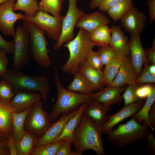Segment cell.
<instances>
[{
    "label": "cell",
    "mask_w": 155,
    "mask_h": 155,
    "mask_svg": "<svg viewBox=\"0 0 155 155\" xmlns=\"http://www.w3.org/2000/svg\"><path fill=\"white\" fill-rule=\"evenodd\" d=\"M102 133V127L83 114L71 138L74 151L82 155L84 151L92 150L97 155H105Z\"/></svg>",
    "instance_id": "cell-1"
},
{
    "label": "cell",
    "mask_w": 155,
    "mask_h": 155,
    "mask_svg": "<svg viewBox=\"0 0 155 155\" xmlns=\"http://www.w3.org/2000/svg\"><path fill=\"white\" fill-rule=\"evenodd\" d=\"M20 70L13 68L7 69L1 78L8 81L15 92L22 90L41 92L43 103H44L50 90L47 78L40 75H28Z\"/></svg>",
    "instance_id": "cell-2"
},
{
    "label": "cell",
    "mask_w": 155,
    "mask_h": 155,
    "mask_svg": "<svg viewBox=\"0 0 155 155\" xmlns=\"http://www.w3.org/2000/svg\"><path fill=\"white\" fill-rule=\"evenodd\" d=\"M62 45L68 49L70 55L67 62L61 67V69L64 73L74 75L94 46L90 39L88 32L81 28L75 38Z\"/></svg>",
    "instance_id": "cell-3"
},
{
    "label": "cell",
    "mask_w": 155,
    "mask_h": 155,
    "mask_svg": "<svg viewBox=\"0 0 155 155\" xmlns=\"http://www.w3.org/2000/svg\"><path fill=\"white\" fill-rule=\"evenodd\" d=\"M55 80L57 88V100L49 116L53 122L63 114L71 113L83 103L90 102L89 94H84L65 89L61 83L57 68L54 66Z\"/></svg>",
    "instance_id": "cell-4"
},
{
    "label": "cell",
    "mask_w": 155,
    "mask_h": 155,
    "mask_svg": "<svg viewBox=\"0 0 155 155\" xmlns=\"http://www.w3.org/2000/svg\"><path fill=\"white\" fill-rule=\"evenodd\" d=\"M150 131L148 127L140 124L133 119L119 125L107 135L108 141L115 146L123 148L146 139Z\"/></svg>",
    "instance_id": "cell-5"
},
{
    "label": "cell",
    "mask_w": 155,
    "mask_h": 155,
    "mask_svg": "<svg viewBox=\"0 0 155 155\" xmlns=\"http://www.w3.org/2000/svg\"><path fill=\"white\" fill-rule=\"evenodd\" d=\"M23 25L30 34L29 53L34 61L40 66L47 67L52 63L48 54V42L44 30L32 22L23 20Z\"/></svg>",
    "instance_id": "cell-6"
},
{
    "label": "cell",
    "mask_w": 155,
    "mask_h": 155,
    "mask_svg": "<svg viewBox=\"0 0 155 155\" xmlns=\"http://www.w3.org/2000/svg\"><path fill=\"white\" fill-rule=\"evenodd\" d=\"M53 123L49 115L43 108V103L40 100L31 107L25 120L24 129L38 139L45 133Z\"/></svg>",
    "instance_id": "cell-7"
},
{
    "label": "cell",
    "mask_w": 155,
    "mask_h": 155,
    "mask_svg": "<svg viewBox=\"0 0 155 155\" xmlns=\"http://www.w3.org/2000/svg\"><path fill=\"white\" fill-rule=\"evenodd\" d=\"M13 38L12 41L15 44V50L12 65L13 68L21 70L28 66L30 62V34L23 25L18 26Z\"/></svg>",
    "instance_id": "cell-8"
},
{
    "label": "cell",
    "mask_w": 155,
    "mask_h": 155,
    "mask_svg": "<svg viewBox=\"0 0 155 155\" xmlns=\"http://www.w3.org/2000/svg\"><path fill=\"white\" fill-rule=\"evenodd\" d=\"M64 17L61 15L54 16L39 10L34 16L24 15L22 20L32 22L39 28L45 31L46 35L49 38L57 42L61 35Z\"/></svg>",
    "instance_id": "cell-9"
},
{
    "label": "cell",
    "mask_w": 155,
    "mask_h": 155,
    "mask_svg": "<svg viewBox=\"0 0 155 155\" xmlns=\"http://www.w3.org/2000/svg\"><path fill=\"white\" fill-rule=\"evenodd\" d=\"M77 1L68 0V10L63 20L61 35L53 50H59L64 43L67 44L75 38L73 31L76 23L80 17L86 13L77 7Z\"/></svg>",
    "instance_id": "cell-10"
},
{
    "label": "cell",
    "mask_w": 155,
    "mask_h": 155,
    "mask_svg": "<svg viewBox=\"0 0 155 155\" xmlns=\"http://www.w3.org/2000/svg\"><path fill=\"white\" fill-rule=\"evenodd\" d=\"M14 2L8 0L0 4V31L4 35L13 37L16 34L15 23L18 20H23L24 16L22 13L13 11Z\"/></svg>",
    "instance_id": "cell-11"
},
{
    "label": "cell",
    "mask_w": 155,
    "mask_h": 155,
    "mask_svg": "<svg viewBox=\"0 0 155 155\" xmlns=\"http://www.w3.org/2000/svg\"><path fill=\"white\" fill-rule=\"evenodd\" d=\"M126 88L125 86L103 87L96 93L89 94L90 102H96L106 106L120 104L123 100L121 94Z\"/></svg>",
    "instance_id": "cell-12"
},
{
    "label": "cell",
    "mask_w": 155,
    "mask_h": 155,
    "mask_svg": "<svg viewBox=\"0 0 155 155\" xmlns=\"http://www.w3.org/2000/svg\"><path fill=\"white\" fill-rule=\"evenodd\" d=\"M147 20L146 15L133 6L121 19V25L130 34H140L144 29Z\"/></svg>",
    "instance_id": "cell-13"
},
{
    "label": "cell",
    "mask_w": 155,
    "mask_h": 155,
    "mask_svg": "<svg viewBox=\"0 0 155 155\" xmlns=\"http://www.w3.org/2000/svg\"><path fill=\"white\" fill-rule=\"evenodd\" d=\"M129 44L131 61L137 76L142 71L143 65L148 61L146 52L142 45L140 34H131Z\"/></svg>",
    "instance_id": "cell-14"
},
{
    "label": "cell",
    "mask_w": 155,
    "mask_h": 155,
    "mask_svg": "<svg viewBox=\"0 0 155 155\" xmlns=\"http://www.w3.org/2000/svg\"><path fill=\"white\" fill-rule=\"evenodd\" d=\"M145 103L143 100L125 105L118 112L112 116H109V119L102 127V133L106 135L118 123L138 112Z\"/></svg>",
    "instance_id": "cell-15"
},
{
    "label": "cell",
    "mask_w": 155,
    "mask_h": 155,
    "mask_svg": "<svg viewBox=\"0 0 155 155\" xmlns=\"http://www.w3.org/2000/svg\"><path fill=\"white\" fill-rule=\"evenodd\" d=\"M78 109L70 113L62 114L59 119L52 124L45 133L38 139L34 147L51 143L58 137L62 133L68 121Z\"/></svg>",
    "instance_id": "cell-16"
},
{
    "label": "cell",
    "mask_w": 155,
    "mask_h": 155,
    "mask_svg": "<svg viewBox=\"0 0 155 155\" xmlns=\"http://www.w3.org/2000/svg\"><path fill=\"white\" fill-rule=\"evenodd\" d=\"M137 77L130 56H125L111 86L121 87L135 84Z\"/></svg>",
    "instance_id": "cell-17"
},
{
    "label": "cell",
    "mask_w": 155,
    "mask_h": 155,
    "mask_svg": "<svg viewBox=\"0 0 155 155\" xmlns=\"http://www.w3.org/2000/svg\"><path fill=\"white\" fill-rule=\"evenodd\" d=\"M42 98V95L37 92L19 90L10 102L17 113H20L30 108L36 102Z\"/></svg>",
    "instance_id": "cell-18"
},
{
    "label": "cell",
    "mask_w": 155,
    "mask_h": 155,
    "mask_svg": "<svg viewBox=\"0 0 155 155\" xmlns=\"http://www.w3.org/2000/svg\"><path fill=\"white\" fill-rule=\"evenodd\" d=\"M110 22L106 15L98 11L81 16L77 20L75 27L82 28L89 34L98 27L109 24Z\"/></svg>",
    "instance_id": "cell-19"
},
{
    "label": "cell",
    "mask_w": 155,
    "mask_h": 155,
    "mask_svg": "<svg viewBox=\"0 0 155 155\" xmlns=\"http://www.w3.org/2000/svg\"><path fill=\"white\" fill-rule=\"evenodd\" d=\"M111 108V106L90 101L87 102L83 114L90 118L95 124L102 127L109 119L107 113Z\"/></svg>",
    "instance_id": "cell-20"
},
{
    "label": "cell",
    "mask_w": 155,
    "mask_h": 155,
    "mask_svg": "<svg viewBox=\"0 0 155 155\" xmlns=\"http://www.w3.org/2000/svg\"><path fill=\"white\" fill-rule=\"evenodd\" d=\"M14 111L10 102L0 98V134L7 139L13 135L12 114Z\"/></svg>",
    "instance_id": "cell-21"
},
{
    "label": "cell",
    "mask_w": 155,
    "mask_h": 155,
    "mask_svg": "<svg viewBox=\"0 0 155 155\" xmlns=\"http://www.w3.org/2000/svg\"><path fill=\"white\" fill-rule=\"evenodd\" d=\"M78 71L88 81L95 92L98 91L105 85L102 71L92 68L88 64L86 59L80 66Z\"/></svg>",
    "instance_id": "cell-22"
},
{
    "label": "cell",
    "mask_w": 155,
    "mask_h": 155,
    "mask_svg": "<svg viewBox=\"0 0 155 155\" xmlns=\"http://www.w3.org/2000/svg\"><path fill=\"white\" fill-rule=\"evenodd\" d=\"M111 29V35L109 45L120 54L125 56H130L128 37L119 25L112 26Z\"/></svg>",
    "instance_id": "cell-23"
},
{
    "label": "cell",
    "mask_w": 155,
    "mask_h": 155,
    "mask_svg": "<svg viewBox=\"0 0 155 155\" xmlns=\"http://www.w3.org/2000/svg\"><path fill=\"white\" fill-rule=\"evenodd\" d=\"M87 104L84 103L80 106L77 112L68 121L61 135L51 143L72 138L74 131L80 120Z\"/></svg>",
    "instance_id": "cell-24"
},
{
    "label": "cell",
    "mask_w": 155,
    "mask_h": 155,
    "mask_svg": "<svg viewBox=\"0 0 155 155\" xmlns=\"http://www.w3.org/2000/svg\"><path fill=\"white\" fill-rule=\"evenodd\" d=\"M111 30L107 25L101 26L89 34L90 39L94 46L100 47L109 45Z\"/></svg>",
    "instance_id": "cell-25"
},
{
    "label": "cell",
    "mask_w": 155,
    "mask_h": 155,
    "mask_svg": "<svg viewBox=\"0 0 155 155\" xmlns=\"http://www.w3.org/2000/svg\"><path fill=\"white\" fill-rule=\"evenodd\" d=\"M38 139L34 134L26 131L20 141H16L17 155H31Z\"/></svg>",
    "instance_id": "cell-26"
},
{
    "label": "cell",
    "mask_w": 155,
    "mask_h": 155,
    "mask_svg": "<svg viewBox=\"0 0 155 155\" xmlns=\"http://www.w3.org/2000/svg\"><path fill=\"white\" fill-rule=\"evenodd\" d=\"M31 108L21 113H17L14 111L12 113L13 131L16 141H20L25 133L24 129V123Z\"/></svg>",
    "instance_id": "cell-27"
},
{
    "label": "cell",
    "mask_w": 155,
    "mask_h": 155,
    "mask_svg": "<svg viewBox=\"0 0 155 155\" xmlns=\"http://www.w3.org/2000/svg\"><path fill=\"white\" fill-rule=\"evenodd\" d=\"M125 56L119 54L107 65L102 71L105 85L110 86L118 73L119 68Z\"/></svg>",
    "instance_id": "cell-28"
},
{
    "label": "cell",
    "mask_w": 155,
    "mask_h": 155,
    "mask_svg": "<svg viewBox=\"0 0 155 155\" xmlns=\"http://www.w3.org/2000/svg\"><path fill=\"white\" fill-rule=\"evenodd\" d=\"M73 80L68 86V90L78 92L84 94H90L93 93V88L84 77L78 71L75 75Z\"/></svg>",
    "instance_id": "cell-29"
},
{
    "label": "cell",
    "mask_w": 155,
    "mask_h": 155,
    "mask_svg": "<svg viewBox=\"0 0 155 155\" xmlns=\"http://www.w3.org/2000/svg\"><path fill=\"white\" fill-rule=\"evenodd\" d=\"M155 100V89L146 99V100L141 109L137 113L130 117L133 119L140 124L147 127H149L148 121V115L149 112L152 104Z\"/></svg>",
    "instance_id": "cell-30"
},
{
    "label": "cell",
    "mask_w": 155,
    "mask_h": 155,
    "mask_svg": "<svg viewBox=\"0 0 155 155\" xmlns=\"http://www.w3.org/2000/svg\"><path fill=\"white\" fill-rule=\"evenodd\" d=\"M132 0H124L109 9L107 14L114 22L121 20L133 7Z\"/></svg>",
    "instance_id": "cell-31"
},
{
    "label": "cell",
    "mask_w": 155,
    "mask_h": 155,
    "mask_svg": "<svg viewBox=\"0 0 155 155\" xmlns=\"http://www.w3.org/2000/svg\"><path fill=\"white\" fill-rule=\"evenodd\" d=\"M65 0H41L40 10L54 16L60 15Z\"/></svg>",
    "instance_id": "cell-32"
},
{
    "label": "cell",
    "mask_w": 155,
    "mask_h": 155,
    "mask_svg": "<svg viewBox=\"0 0 155 155\" xmlns=\"http://www.w3.org/2000/svg\"><path fill=\"white\" fill-rule=\"evenodd\" d=\"M13 10L23 11L26 16L32 17L40 9L38 2L36 0H16Z\"/></svg>",
    "instance_id": "cell-33"
},
{
    "label": "cell",
    "mask_w": 155,
    "mask_h": 155,
    "mask_svg": "<svg viewBox=\"0 0 155 155\" xmlns=\"http://www.w3.org/2000/svg\"><path fill=\"white\" fill-rule=\"evenodd\" d=\"M66 140L35 147L31 155H56L61 145Z\"/></svg>",
    "instance_id": "cell-34"
},
{
    "label": "cell",
    "mask_w": 155,
    "mask_h": 155,
    "mask_svg": "<svg viewBox=\"0 0 155 155\" xmlns=\"http://www.w3.org/2000/svg\"><path fill=\"white\" fill-rule=\"evenodd\" d=\"M97 52L103 65L105 66L111 62L120 54L110 45L100 47Z\"/></svg>",
    "instance_id": "cell-35"
},
{
    "label": "cell",
    "mask_w": 155,
    "mask_h": 155,
    "mask_svg": "<svg viewBox=\"0 0 155 155\" xmlns=\"http://www.w3.org/2000/svg\"><path fill=\"white\" fill-rule=\"evenodd\" d=\"M16 92L12 86L7 80L3 79L0 82V98L10 102L14 97Z\"/></svg>",
    "instance_id": "cell-36"
},
{
    "label": "cell",
    "mask_w": 155,
    "mask_h": 155,
    "mask_svg": "<svg viewBox=\"0 0 155 155\" xmlns=\"http://www.w3.org/2000/svg\"><path fill=\"white\" fill-rule=\"evenodd\" d=\"M139 84H134L129 85L126 88L122 96L126 105L140 100L135 94V91Z\"/></svg>",
    "instance_id": "cell-37"
},
{
    "label": "cell",
    "mask_w": 155,
    "mask_h": 155,
    "mask_svg": "<svg viewBox=\"0 0 155 155\" xmlns=\"http://www.w3.org/2000/svg\"><path fill=\"white\" fill-rule=\"evenodd\" d=\"M152 84H139L135 91V94L140 100L146 99L153 90L155 86Z\"/></svg>",
    "instance_id": "cell-38"
},
{
    "label": "cell",
    "mask_w": 155,
    "mask_h": 155,
    "mask_svg": "<svg viewBox=\"0 0 155 155\" xmlns=\"http://www.w3.org/2000/svg\"><path fill=\"white\" fill-rule=\"evenodd\" d=\"M86 60L88 64L92 68L102 71L103 65L97 52L92 51L87 56Z\"/></svg>",
    "instance_id": "cell-39"
},
{
    "label": "cell",
    "mask_w": 155,
    "mask_h": 155,
    "mask_svg": "<svg viewBox=\"0 0 155 155\" xmlns=\"http://www.w3.org/2000/svg\"><path fill=\"white\" fill-rule=\"evenodd\" d=\"M155 82V74L149 72L144 66L141 73L137 77L135 83L140 84L144 83L154 84Z\"/></svg>",
    "instance_id": "cell-40"
},
{
    "label": "cell",
    "mask_w": 155,
    "mask_h": 155,
    "mask_svg": "<svg viewBox=\"0 0 155 155\" xmlns=\"http://www.w3.org/2000/svg\"><path fill=\"white\" fill-rule=\"evenodd\" d=\"M71 139H69L61 145L56 155H82L71 149Z\"/></svg>",
    "instance_id": "cell-41"
},
{
    "label": "cell",
    "mask_w": 155,
    "mask_h": 155,
    "mask_svg": "<svg viewBox=\"0 0 155 155\" xmlns=\"http://www.w3.org/2000/svg\"><path fill=\"white\" fill-rule=\"evenodd\" d=\"M7 52L3 49L0 47V76H3L7 70L9 64Z\"/></svg>",
    "instance_id": "cell-42"
},
{
    "label": "cell",
    "mask_w": 155,
    "mask_h": 155,
    "mask_svg": "<svg viewBox=\"0 0 155 155\" xmlns=\"http://www.w3.org/2000/svg\"><path fill=\"white\" fill-rule=\"evenodd\" d=\"M124 0H103L99 3L98 8L100 11H107L111 7Z\"/></svg>",
    "instance_id": "cell-43"
},
{
    "label": "cell",
    "mask_w": 155,
    "mask_h": 155,
    "mask_svg": "<svg viewBox=\"0 0 155 155\" xmlns=\"http://www.w3.org/2000/svg\"><path fill=\"white\" fill-rule=\"evenodd\" d=\"M0 47L4 50L7 53L13 54L15 50V44L12 41L9 42L6 40L0 34Z\"/></svg>",
    "instance_id": "cell-44"
},
{
    "label": "cell",
    "mask_w": 155,
    "mask_h": 155,
    "mask_svg": "<svg viewBox=\"0 0 155 155\" xmlns=\"http://www.w3.org/2000/svg\"><path fill=\"white\" fill-rule=\"evenodd\" d=\"M146 139V147L147 150L151 155H155V139L153 134L150 133Z\"/></svg>",
    "instance_id": "cell-45"
},
{
    "label": "cell",
    "mask_w": 155,
    "mask_h": 155,
    "mask_svg": "<svg viewBox=\"0 0 155 155\" xmlns=\"http://www.w3.org/2000/svg\"><path fill=\"white\" fill-rule=\"evenodd\" d=\"M146 4L149 9V23L151 24L155 20V0H147Z\"/></svg>",
    "instance_id": "cell-46"
},
{
    "label": "cell",
    "mask_w": 155,
    "mask_h": 155,
    "mask_svg": "<svg viewBox=\"0 0 155 155\" xmlns=\"http://www.w3.org/2000/svg\"><path fill=\"white\" fill-rule=\"evenodd\" d=\"M148 121L149 127L152 131H154L155 128V102L152 105L148 113Z\"/></svg>",
    "instance_id": "cell-47"
},
{
    "label": "cell",
    "mask_w": 155,
    "mask_h": 155,
    "mask_svg": "<svg viewBox=\"0 0 155 155\" xmlns=\"http://www.w3.org/2000/svg\"><path fill=\"white\" fill-rule=\"evenodd\" d=\"M148 59L151 64H155V38L154 40L152 47L145 50Z\"/></svg>",
    "instance_id": "cell-48"
},
{
    "label": "cell",
    "mask_w": 155,
    "mask_h": 155,
    "mask_svg": "<svg viewBox=\"0 0 155 155\" xmlns=\"http://www.w3.org/2000/svg\"><path fill=\"white\" fill-rule=\"evenodd\" d=\"M7 145L11 155H17L16 140L13 135L7 139Z\"/></svg>",
    "instance_id": "cell-49"
},
{
    "label": "cell",
    "mask_w": 155,
    "mask_h": 155,
    "mask_svg": "<svg viewBox=\"0 0 155 155\" xmlns=\"http://www.w3.org/2000/svg\"><path fill=\"white\" fill-rule=\"evenodd\" d=\"M10 155L7 146H0V155Z\"/></svg>",
    "instance_id": "cell-50"
},
{
    "label": "cell",
    "mask_w": 155,
    "mask_h": 155,
    "mask_svg": "<svg viewBox=\"0 0 155 155\" xmlns=\"http://www.w3.org/2000/svg\"><path fill=\"white\" fill-rule=\"evenodd\" d=\"M102 0H90V9H92L98 8L99 3Z\"/></svg>",
    "instance_id": "cell-51"
},
{
    "label": "cell",
    "mask_w": 155,
    "mask_h": 155,
    "mask_svg": "<svg viewBox=\"0 0 155 155\" xmlns=\"http://www.w3.org/2000/svg\"><path fill=\"white\" fill-rule=\"evenodd\" d=\"M147 63L144 64V65L148 71L150 73L155 74V64H151L148 65Z\"/></svg>",
    "instance_id": "cell-52"
},
{
    "label": "cell",
    "mask_w": 155,
    "mask_h": 155,
    "mask_svg": "<svg viewBox=\"0 0 155 155\" xmlns=\"http://www.w3.org/2000/svg\"><path fill=\"white\" fill-rule=\"evenodd\" d=\"M7 139L0 134V146H7Z\"/></svg>",
    "instance_id": "cell-53"
},
{
    "label": "cell",
    "mask_w": 155,
    "mask_h": 155,
    "mask_svg": "<svg viewBox=\"0 0 155 155\" xmlns=\"http://www.w3.org/2000/svg\"><path fill=\"white\" fill-rule=\"evenodd\" d=\"M7 0H0V4H1L3 2L5 1H7ZM13 0L15 1H16V0Z\"/></svg>",
    "instance_id": "cell-54"
}]
</instances>
